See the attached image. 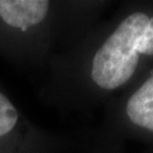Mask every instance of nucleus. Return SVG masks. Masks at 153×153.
Listing matches in <instances>:
<instances>
[{
    "label": "nucleus",
    "mask_w": 153,
    "mask_h": 153,
    "mask_svg": "<svg viewBox=\"0 0 153 153\" xmlns=\"http://www.w3.org/2000/svg\"><path fill=\"white\" fill-rule=\"evenodd\" d=\"M153 64V1L125 0L50 60L39 98L88 115L129 88Z\"/></svg>",
    "instance_id": "1"
},
{
    "label": "nucleus",
    "mask_w": 153,
    "mask_h": 153,
    "mask_svg": "<svg viewBox=\"0 0 153 153\" xmlns=\"http://www.w3.org/2000/svg\"><path fill=\"white\" fill-rule=\"evenodd\" d=\"M111 0H0V57L22 69L50 60L102 19Z\"/></svg>",
    "instance_id": "2"
},
{
    "label": "nucleus",
    "mask_w": 153,
    "mask_h": 153,
    "mask_svg": "<svg viewBox=\"0 0 153 153\" xmlns=\"http://www.w3.org/2000/svg\"><path fill=\"white\" fill-rule=\"evenodd\" d=\"M86 140L111 145H124L126 141L153 145V64L107 102L101 124Z\"/></svg>",
    "instance_id": "3"
},
{
    "label": "nucleus",
    "mask_w": 153,
    "mask_h": 153,
    "mask_svg": "<svg viewBox=\"0 0 153 153\" xmlns=\"http://www.w3.org/2000/svg\"><path fill=\"white\" fill-rule=\"evenodd\" d=\"M85 138L49 131L35 124L0 85V153H69Z\"/></svg>",
    "instance_id": "4"
},
{
    "label": "nucleus",
    "mask_w": 153,
    "mask_h": 153,
    "mask_svg": "<svg viewBox=\"0 0 153 153\" xmlns=\"http://www.w3.org/2000/svg\"><path fill=\"white\" fill-rule=\"evenodd\" d=\"M84 153H125L123 145H111V144H102V143L90 142L85 140Z\"/></svg>",
    "instance_id": "5"
}]
</instances>
